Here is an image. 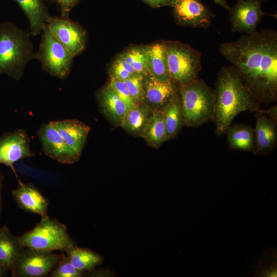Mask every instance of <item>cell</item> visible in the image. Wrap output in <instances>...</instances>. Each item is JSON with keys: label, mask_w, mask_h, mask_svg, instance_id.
<instances>
[{"label": "cell", "mask_w": 277, "mask_h": 277, "mask_svg": "<svg viewBox=\"0 0 277 277\" xmlns=\"http://www.w3.org/2000/svg\"><path fill=\"white\" fill-rule=\"evenodd\" d=\"M219 51L260 103L276 101L277 34L274 30L266 29L222 43Z\"/></svg>", "instance_id": "6da1fadb"}, {"label": "cell", "mask_w": 277, "mask_h": 277, "mask_svg": "<svg viewBox=\"0 0 277 277\" xmlns=\"http://www.w3.org/2000/svg\"><path fill=\"white\" fill-rule=\"evenodd\" d=\"M213 121L217 135L225 133L235 117L242 112H258L260 103L245 85L232 66L223 67L216 83Z\"/></svg>", "instance_id": "7a4b0ae2"}, {"label": "cell", "mask_w": 277, "mask_h": 277, "mask_svg": "<svg viewBox=\"0 0 277 277\" xmlns=\"http://www.w3.org/2000/svg\"><path fill=\"white\" fill-rule=\"evenodd\" d=\"M30 35L11 22L0 24V74L21 80L27 64L34 59Z\"/></svg>", "instance_id": "3957f363"}, {"label": "cell", "mask_w": 277, "mask_h": 277, "mask_svg": "<svg viewBox=\"0 0 277 277\" xmlns=\"http://www.w3.org/2000/svg\"><path fill=\"white\" fill-rule=\"evenodd\" d=\"M179 90L185 125L197 127L213 121L214 92L202 80L197 78L188 84L180 85Z\"/></svg>", "instance_id": "277c9868"}, {"label": "cell", "mask_w": 277, "mask_h": 277, "mask_svg": "<svg viewBox=\"0 0 277 277\" xmlns=\"http://www.w3.org/2000/svg\"><path fill=\"white\" fill-rule=\"evenodd\" d=\"M18 238L24 247L48 252H64L76 245L66 225L49 216L41 219L32 229Z\"/></svg>", "instance_id": "5b68a950"}, {"label": "cell", "mask_w": 277, "mask_h": 277, "mask_svg": "<svg viewBox=\"0 0 277 277\" xmlns=\"http://www.w3.org/2000/svg\"><path fill=\"white\" fill-rule=\"evenodd\" d=\"M41 33L39 49L34 53V58L39 61L43 70L64 80L70 72L74 57L53 36L47 26Z\"/></svg>", "instance_id": "8992f818"}, {"label": "cell", "mask_w": 277, "mask_h": 277, "mask_svg": "<svg viewBox=\"0 0 277 277\" xmlns=\"http://www.w3.org/2000/svg\"><path fill=\"white\" fill-rule=\"evenodd\" d=\"M166 51L169 70L173 81L181 85L197 78L201 69V55L197 51L176 43L166 45Z\"/></svg>", "instance_id": "52a82bcc"}, {"label": "cell", "mask_w": 277, "mask_h": 277, "mask_svg": "<svg viewBox=\"0 0 277 277\" xmlns=\"http://www.w3.org/2000/svg\"><path fill=\"white\" fill-rule=\"evenodd\" d=\"M61 255L24 247L10 271L14 277H45L50 274Z\"/></svg>", "instance_id": "ba28073f"}, {"label": "cell", "mask_w": 277, "mask_h": 277, "mask_svg": "<svg viewBox=\"0 0 277 277\" xmlns=\"http://www.w3.org/2000/svg\"><path fill=\"white\" fill-rule=\"evenodd\" d=\"M47 27L53 36L75 57L85 49L86 34L84 30L69 17L51 16Z\"/></svg>", "instance_id": "9c48e42d"}, {"label": "cell", "mask_w": 277, "mask_h": 277, "mask_svg": "<svg viewBox=\"0 0 277 277\" xmlns=\"http://www.w3.org/2000/svg\"><path fill=\"white\" fill-rule=\"evenodd\" d=\"M276 106L269 109L256 112L254 132L255 155H264L271 152L277 144Z\"/></svg>", "instance_id": "30bf717a"}, {"label": "cell", "mask_w": 277, "mask_h": 277, "mask_svg": "<svg viewBox=\"0 0 277 277\" xmlns=\"http://www.w3.org/2000/svg\"><path fill=\"white\" fill-rule=\"evenodd\" d=\"M265 1L238 0L235 5L229 10L232 31L247 34L255 32L257 26L264 14L261 4Z\"/></svg>", "instance_id": "8fae6325"}, {"label": "cell", "mask_w": 277, "mask_h": 277, "mask_svg": "<svg viewBox=\"0 0 277 277\" xmlns=\"http://www.w3.org/2000/svg\"><path fill=\"white\" fill-rule=\"evenodd\" d=\"M34 156L30 148V137L24 129H17L0 135V164L13 168L22 159Z\"/></svg>", "instance_id": "7c38bea8"}, {"label": "cell", "mask_w": 277, "mask_h": 277, "mask_svg": "<svg viewBox=\"0 0 277 277\" xmlns=\"http://www.w3.org/2000/svg\"><path fill=\"white\" fill-rule=\"evenodd\" d=\"M37 135L43 151L50 158L64 164H72L80 159L67 146L50 122L39 128Z\"/></svg>", "instance_id": "4fadbf2b"}, {"label": "cell", "mask_w": 277, "mask_h": 277, "mask_svg": "<svg viewBox=\"0 0 277 277\" xmlns=\"http://www.w3.org/2000/svg\"><path fill=\"white\" fill-rule=\"evenodd\" d=\"M172 7L177 21L186 26L206 28L213 17L209 9L198 0H174Z\"/></svg>", "instance_id": "5bb4252c"}, {"label": "cell", "mask_w": 277, "mask_h": 277, "mask_svg": "<svg viewBox=\"0 0 277 277\" xmlns=\"http://www.w3.org/2000/svg\"><path fill=\"white\" fill-rule=\"evenodd\" d=\"M172 80L159 81L150 74L144 76L143 103L152 110L162 109L177 92Z\"/></svg>", "instance_id": "9a60e30c"}, {"label": "cell", "mask_w": 277, "mask_h": 277, "mask_svg": "<svg viewBox=\"0 0 277 277\" xmlns=\"http://www.w3.org/2000/svg\"><path fill=\"white\" fill-rule=\"evenodd\" d=\"M18 207L26 211L38 214L41 219L48 216L49 202L32 184L18 181V186L11 191Z\"/></svg>", "instance_id": "2e32d148"}, {"label": "cell", "mask_w": 277, "mask_h": 277, "mask_svg": "<svg viewBox=\"0 0 277 277\" xmlns=\"http://www.w3.org/2000/svg\"><path fill=\"white\" fill-rule=\"evenodd\" d=\"M50 122L57 129L67 146L80 159L90 130V127L76 119Z\"/></svg>", "instance_id": "e0dca14e"}, {"label": "cell", "mask_w": 277, "mask_h": 277, "mask_svg": "<svg viewBox=\"0 0 277 277\" xmlns=\"http://www.w3.org/2000/svg\"><path fill=\"white\" fill-rule=\"evenodd\" d=\"M29 22V32L33 36L39 35L51 18L44 0H15Z\"/></svg>", "instance_id": "ac0fdd59"}, {"label": "cell", "mask_w": 277, "mask_h": 277, "mask_svg": "<svg viewBox=\"0 0 277 277\" xmlns=\"http://www.w3.org/2000/svg\"><path fill=\"white\" fill-rule=\"evenodd\" d=\"M148 74L161 81H171L167 60L166 45L157 43L144 48Z\"/></svg>", "instance_id": "d6986e66"}, {"label": "cell", "mask_w": 277, "mask_h": 277, "mask_svg": "<svg viewBox=\"0 0 277 277\" xmlns=\"http://www.w3.org/2000/svg\"><path fill=\"white\" fill-rule=\"evenodd\" d=\"M153 110L144 103L135 104L125 114L120 126L128 132L142 136L152 114Z\"/></svg>", "instance_id": "ffe728a7"}, {"label": "cell", "mask_w": 277, "mask_h": 277, "mask_svg": "<svg viewBox=\"0 0 277 277\" xmlns=\"http://www.w3.org/2000/svg\"><path fill=\"white\" fill-rule=\"evenodd\" d=\"M98 101L101 109L109 120L116 126H120L121 123L129 109L109 87L106 86L100 92Z\"/></svg>", "instance_id": "44dd1931"}, {"label": "cell", "mask_w": 277, "mask_h": 277, "mask_svg": "<svg viewBox=\"0 0 277 277\" xmlns=\"http://www.w3.org/2000/svg\"><path fill=\"white\" fill-rule=\"evenodd\" d=\"M24 247L6 226L0 228V262L10 271Z\"/></svg>", "instance_id": "7402d4cb"}, {"label": "cell", "mask_w": 277, "mask_h": 277, "mask_svg": "<svg viewBox=\"0 0 277 277\" xmlns=\"http://www.w3.org/2000/svg\"><path fill=\"white\" fill-rule=\"evenodd\" d=\"M227 140L229 148L244 151H252L254 146V132L249 125L235 124L227 129Z\"/></svg>", "instance_id": "603a6c76"}, {"label": "cell", "mask_w": 277, "mask_h": 277, "mask_svg": "<svg viewBox=\"0 0 277 277\" xmlns=\"http://www.w3.org/2000/svg\"><path fill=\"white\" fill-rule=\"evenodd\" d=\"M167 140L174 138L184 124L181 101L177 92L163 109Z\"/></svg>", "instance_id": "cb8c5ba5"}, {"label": "cell", "mask_w": 277, "mask_h": 277, "mask_svg": "<svg viewBox=\"0 0 277 277\" xmlns=\"http://www.w3.org/2000/svg\"><path fill=\"white\" fill-rule=\"evenodd\" d=\"M65 252L72 264L77 269L85 271H92L102 264L103 256L89 248H84L74 245L67 249Z\"/></svg>", "instance_id": "d4e9b609"}, {"label": "cell", "mask_w": 277, "mask_h": 277, "mask_svg": "<svg viewBox=\"0 0 277 277\" xmlns=\"http://www.w3.org/2000/svg\"><path fill=\"white\" fill-rule=\"evenodd\" d=\"M141 137L149 146L154 148H158L168 140L163 110H153L149 122Z\"/></svg>", "instance_id": "484cf974"}, {"label": "cell", "mask_w": 277, "mask_h": 277, "mask_svg": "<svg viewBox=\"0 0 277 277\" xmlns=\"http://www.w3.org/2000/svg\"><path fill=\"white\" fill-rule=\"evenodd\" d=\"M122 55L132 67L137 74L143 76L148 74L144 48H133Z\"/></svg>", "instance_id": "4316f807"}, {"label": "cell", "mask_w": 277, "mask_h": 277, "mask_svg": "<svg viewBox=\"0 0 277 277\" xmlns=\"http://www.w3.org/2000/svg\"><path fill=\"white\" fill-rule=\"evenodd\" d=\"M84 272L77 269L62 252L61 257L49 274L50 277H81Z\"/></svg>", "instance_id": "83f0119b"}, {"label": "cell", "mask_w": 277, "mask_h": 277, "mask_svg": "<svg viewBox=\"0 0 277 277\" xmlns=\"http://www.w3.org/2000/svg\"><path fill=\"white\" fill-rule=\"evenodd\" d=\"M144 76L136 74L124 81L130 96L135 104L143 103Z\"/></svg>", "instance_id": "f1b7e54d"}, {"label": "cell", "mask_w": 277, "mask_h": 277, "mask_svg": "<svg viewBox=\"0 0 277 277\" xmlns=\"http://www.w3.org/2000/svg\"><path fill=\"white\" fill-rule=\"evenodd\" d=\"M108 85L125 102L129 109L134 106L135 104L133 102L127 86L124 81L111 77Z\"/></svg>", "instance_id": "f546056e"}, {"label": "cell", "mask_w": 277, "mask_h": 277, "mask_svg": "<svg viewBox=\"0 0 277 277\" xmlns=\"http://www.w3.org/2000/svg\"><path fill=\"white\" fill-rule=\"evenodd\" d=\"M110 75L111 77L123 81L133 76L124 67L118 57L111 67Z\"/></svg>", "instance_id": "4dcf8cb0"}, {"label": "cell", "mask_w": 277, "mask_h": 277, "mask_svg": "<svg viewBox=\"0 0 277 277\" xmlns=\"http://www.w3.org/2000/svg\"><path fill=\"white\" fill-rule=\"evenodd\" d=\"M55 2L61 11V16L69 17L71 10L81 0H50Z\"/></svg>", "instance_id": "1f68e13d"}, {"label": "cell", "mask_w": 277, "mask_h": 277, "mask_svg": "<svg viewBox=\"0 0 277 277\" xmlns=\"http://www.w3.org/2000/svg\"><path fill=\"white\" fill-rule=\"evenodd\" d=\"M151 6L155 8L165 6H172L174 0H144Z\"/></svg>", "instance_id": "d6a6232c"}, {"label": "cell", "mask_w": 277, "mask_h": 277, "mask_svg": "<svg viewBox=\"0 0 277 277\" xmlns=\"http://www.w3.org/2000/svg\"><path fill=\"white\" fill-rule=\"evenodd\" d=\"M4 177L2 173L0 171V216L2 212V190Z\"/></svg>", "instance_id": "836d02e7"}, {"label": "cell", "mask_w": 277, "mask_h": 277, "mask_svg": "<svg viewBox=\"0 0 277 277\" xmlns=\"http://www.w3.org/2000/svg\"><path fill=\"white\" fill-rule=\"evenodd\" d=\"M214 2L221 6V7H223L224 9L226 10H229L230 8L229 6L228 5L227 2L225 0H213Z\"/></svg>", "instance_id": "e575fe53"}, {"label": "cell", "mask_w": 277, "mask_h": 277, "mask_svg": "<svg viewBox=\"0 0 277 277\" xmlns=\"http://www.w3.org/2000/svg\"><path fill=\"white\" fill-rule=\"evenodd\" d=\"M8 270L0 262V277L6 276Z\"/></svg>", "instance_id": "d590c367"}]
</instances>
